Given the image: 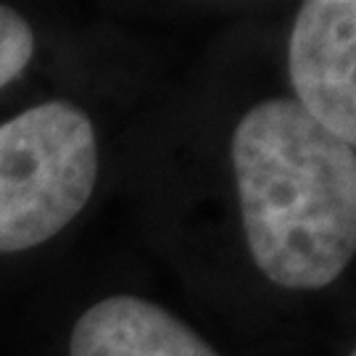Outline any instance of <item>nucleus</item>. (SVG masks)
<instances>
[{
  "instance_id": "nucleus-1",
  "label": "nucleus",
  "mask_w": 356,
  "mask_h": 356,
  "mask_svg": "<svg viewBox=\"0 0 356 356\" xmlns=\"http://www.w3.org/2000/svg\"><path fill=\"white\" fill-rule=\"evenodd\" d=\"M232 172L248 251L288 291H322L356 251L354 145L293 98H267L232 135Z\"/></svg>"
},
{
  "instance_id": "nucleus-6",
  "label": "nucleus",
  "mask_w": 356,
  "mask_h": 356,
  "mask_svg": "<svg viewBox=\"0 0 356 356\" xmlns=\"http://www.w3.org/2000/svg\"><path fill=\"white\" fill-rule=\"evenodd\" d=\"M348 356H356V354H354V351H351V354H348Z\"/></svg>"
},
{
  "instance_id": "nucleus-2",
  "label": "nucleus",
  "mask_w": 356,
  "mask_h": 356,
  "mask_svg": "<svg viewBox=\"0 0 356 356\" xmlns=\"http://www.w3.org/2000/svg\"><path fill=\"white\" fill-rule=\"evenodd\" d=\"M98 179L90 116L45 101L0 124V254L48 243L88 206Z\"/></svg>"
},
{
  "instance_id": "nucleus-5",
  "label": "nucleus",
  "mask_w": 356,
  "mask_h": 356,
  "mask_svg": "<svg viewBox=\"0 0 356 356\" xmlns=\"http://www.w3.org/2000/svg\"><path fill=\"white\" fill-rule=\"evenodd\" d=\"M35 53V35L24 16L0 6V90L19 79Z\"/></svg>"
},
{
  "instance_id": "nucleus-3",
  "label": "nucleus",
  "mask_w": 356,
  "mask_h": 356,
  "mask_svg": "<svg viewBox=\"0 0 356 356\" xmlns=\"http://www.w3.org/2000/svg\"><path fill=\"white\" fill-rule=\"evenodd\" d=\"M356 3L309 0L288 42L296 103L338 140L356 143Z\"/></svg>"
},
{
  "instance_id": "nucleus-4",
  "label": "nucleus",
  "mask_w": 356,
  "mask_h": 356,
  "mask_svg": "<svg viewBox=\"0 0 356 356\" xmlns=\"http://www.w3.org/2000/svg\"><path fill=\"white\" fill-rule=\"evenodd\" d=\"M69 356H219L198 332L138 296H111L82 312Z\"/></svg>"
}]
</instances>
